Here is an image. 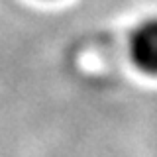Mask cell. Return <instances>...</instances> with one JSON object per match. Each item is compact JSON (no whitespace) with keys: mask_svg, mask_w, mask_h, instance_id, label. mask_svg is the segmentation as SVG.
<instances>
[{"mask_svg":"<svg viewBox=\"0 0 157 157\" xmlns=\"http://www.w3.org/2000/svg\"><path fill=\"white\" fill-rule=\"evenodd\" d=\"M132 57L147 75H157V18L144 22L132 36Z\"/></svg>","mask_w":157,"mask_h":157,"instance_id":"6da1fadb","label":"cell"}]
</instances>
